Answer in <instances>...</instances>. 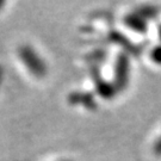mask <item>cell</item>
I'll return each instance as SVG.
<instances>
[{
    "label": "cell",
    "instance_id": "7a4b0ae2",
    "mask_svg": "<svg viewBox=\"0 0 161 161\" xmlns=\"http://www.w3.org/2000/svg\"><path fill=\"white\" fill-rule=\"evenodd\" d=\"M155 150H156V152H158V154H159V153H160V154H161V140H160V142H159V143L156 144Z\"/></svg>",
    "mask_w": 161,
    "mask_h": 161
},
{
    "label": "cell",
    "instance_id": "6da1fadb",
    "mask_svg": "<svg viewBox=\"0 0 161 161\" xmlns=\"http://www.w3.org/2000/svg\"><path fill=\"white\" fill-rule=\"evenodd\" d=\"M153 58L155 60L156 62L161 64V48H156L155 50L153 52Z\"/></svg>",
    "mask_w": 161,
    "mask_h": 161
}]
</instances>
